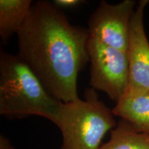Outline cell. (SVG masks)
I'll use <instances>...</instances> for the list:
<instances>
[{
  "label": "cell",
  "mask_w": 149,
  "mask_h": 149,
  "mask_svg": "<svg viewBox=\"0 0 149 149\" xmlns=\"http://www.w3.org/2000/svg\"><path fill=\"white\" fill-rule=\"evenodd\" d=\"M17 37V55L48 92L64 103L78 100L77 76L89 61L88 31L72 25L53 2L38 1Z\"/></svg>",
  "instance_id": "obj_1"
},
{
  "label": "cell",
  "mask_w": 149,
  "mask_h": 149,
  "mask_svg": "<svg viewBox=\"0 0 149 149\" xmlns=\"http://www.w3.org/2000/svg\"><path fill=\"white\" fill-rule=\"evenodd\" d=\"M61 102L48 92L17 55L0 53V114L37 115L55 123Z\"/></svg>",
  "instance_id": "obj_2"
},
{
  "label": "cell",
  "mask_w": 149,
  "mask_h": 149,
  "mask_svg": "<svg viewBox=\"0 0 149 149\" xmlns=\"http://www.w3.org/2000/svg\"><path fill=\"white\" fill-rule=\"evenodd\" d=\"M84 100L61 102L55 124L62 135L61 149H99L104 135L117 126L113 110L93 88H87Z\"/></svg>",
  "instance_id": "obj_3"
},
{
  "label": "cell",
  "mask_w": 149,
  "mask_h": 149,
  "mask_svg": "<svg viewBox=\"0 0 149 149\" xmlns=\"http://www.w3.org/2000/svg\"><path fill=\"white\" fill-rule=\"evenodd\" d=\"M88 53L92 88L104 92L117 102L125 95L129 85L127 53L92 37H89L88 41Z\"/></svg>",
  "instance_id": "obj_4"
},
{
  "label": "cell",
  "mask_w": 149,
  "mask_h": 149,
  "mask_svg": "<svg viewBox=\"0 0 149 149\" xmlns=\"http://www.w3.org/2000/svg\"><path fill=\"white\" fill-rule=\"evenodd\" d=\"M135 4L133 0H124L116 4L102 1L88 21L90 37L127 53L130 21Z\"/></svg>",
  "instance_id": "obj_5"
},
{
  "label": "cell",
  "mask_w": 149,
  "mask_h": 149,
  "mask_svg": "<svg viewBox=\"0 0 149 149\" xmlns=\"http://www.w3.org/2000/svg\"><path fill=\"white\" fill-rule=\"evenodd\" d=\"M148 0H141L134 10L128 46L129 85L126 92L149 91V42L145 33L144 12Z\"/></svg>",
  "instance_id": "obj_6"
},
{
  "label": "cell",
  "mask_w": 149,
  "mask_h": 149,
  "mask_svg": "<svg viewBox=\"0 0 149 149\" xmlns=\"http://www.w3.org/2000/svg\"><path fill=\"white\" fill-rule=\"evenodd\" d=\"M112 110L137 131L149 135V91L126 92Z\"/></svg>",
  "instance_id": "obj_7"
},
{
  "label": "cell",
  "mask_w": 149,
  "mask_h": 149,
  "mask_svg": "<svg viewBox=\"0 0 149 149\" xmlns=\"http://www.w3.org/2000/svg\"><path fill=\"white\" fill-rule=\"evenodd\" d=\"M31 0L0 1V36L6 42L14 33L19 31L30 13Z\"/></svg>",
  "instance_id": "obj_8"
},
{
  "label": "cell",
  "mask_w": 149,
  "mask_h": 149,
  "mask_svg": "<svg viewBox=\"0 0 149 149\" xmlns=\"http://www.w3.org/2000/svg\"><path fill=\"white\" fill-rule=\"evenodd\" d=\"M99 149H149V135L137 131L126 120L111 130V138Z\"/></svg>",
  "instance_id": "obj_9"
},
{
  "label": "cell",
  "mask_w": 149,
  "mask_h": 149,
  "mask_svg": "<svg viewBox=\"0 0 149 149\" xmlns=\"http://www.w3.org/2000/svg\"><path fill=\"white\" fill-rule=\"evenodd\" d=\"M53 3L57 8L62 9L75 8L81 3H85V1L81 0H54Z\"/></svg>",
  "instance_id": "obj_10"
},
{
  "label": "cell",
  "mask_w": 149,
  "mask_h": 149,
  "mask_svg": "<svg viewBox=\"0 0 149 149\" xmlns=\"http://www.w3.org/2000/svg\"><path fill=\"white\" fill-rule=\"evenodd\" d=\"M0 149H15L8 138L1 135L0 136Z\"/></svg>",
  "instance_id": "obj_11"
}]
</instances>
